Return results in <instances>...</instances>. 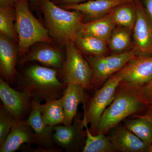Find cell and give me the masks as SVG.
Returning a JSON list of instances; mask_svg holds the SVG:
<instances>
[{
	"instance_id": "6da1fadb",
	"label": "cell",
	"mask_w": 152,
	"mask_h": 152,
	"mask_svg": "<svg viewBox=\"0 0 152 152\" xmlns=\"http://www.w3.org/2000/svg\"><path fill=\"white\" fill-rule=\"evenodd\" d=\"M39 7L52 39L61 46L74 42L81 33L84 14L80 11L63 9L51 0H39Z\"/></svg>"
},
{
	"instance_id": "7a4b0ae2",
	"label": "cell",
	"mask_w": 152,
	"mask_h": 152,
	"mask_svg": "<svg viewBox=\"0 0 152 152\" xmlns=\"http://www.w3.org/2000/svg\"><path fill=\"white\" fill-rule=\"evenodd\" d=\"M120 85L121 87L117 90L113 100L104 111L97 124L90 129L93 135L105 134L145 105L140 98L137 88Z\"/></svg>"
},
{
	"instance_id": "3957f363",
	"label": "cell",
	"mask_w": 152,
	"mask_h": 152,
	"mask_svg": "<svg viewBox=\"0 0 152 152\" xmlns=\"http://www.w3.org/2000/svg\"><path fill=\"white\" fill-rule=\"evenodd\" d=\"M21 86L32 101L41 103L61 97L67 85L59 80L54 69L35 65L25 72Z\"/></svg>"
},
{
	"instance_id": "277c9868",
	"label": "cell",
	"mask_w": 152,
	"mask_h": 152,
	"mask_svg": "<svg viewBox=\"0 0 152 152\" xmlns=\"http://www.w3.org/2000/svg\"><path fill=\"white\" fill-rule=\"evenodd\" d=\"M29 0H17L15 26L18 37V52L26 53L32 45L39 42L52 43L49 31L34 16L29 7Z\"/></svg>"
},
{
	"instance_id": "5b68a950",
	"label": "cell",
	"mask_w": 152,
	"mask_h": 152,
	"mask_svg": "<svg viewBox=\"0 0 152 152\" xmlns=\"http://www.w3.org/2000/svg\"><path fill=\"white\" fill-rule=\"evenodd\" d=\"M66 59L63 64L62 75L66 84L80 85L86 90L92 88V73L88 62L74 42L65 45Z\"/></svg>"
},
{
	"instance_id": "8992f818",
	"label": "cell",
	"mask_w": 152,
	"mask_h": 152,
	"mask_svg": "<svg viewBox=\"0 0 152 152\" xmlns=\"http://www.w3.org/2000/svg\"><path fill=\"white\" fill-rule=\"evenodd\" d=\"M137 57L134 48L112 56H89L88 61L92 73V88H99L128 62Z\"/></svg>"
},
{
	"instance_id": "52a82bcc",
	"label": "cell",
	"mask_w": 152,
	"mask_h": 152,
	"mask_svg": "<svg viewBox=\"0 0 152 152\" xmlns=\"http://www.w3.org/2000/svg\"><path fill=\"white\" fill-rule=\"evenodd\" d=\"M121 80V77L118 72L111 76L104 86L96 91L87 110L84 108V116L88 124H90V129L97 124L107 107L113 100Z\"/></svg>"
},
{
	"instance_id": "ba28073f",
	"label": "cell",
	"mask_w": 152,
	"mask_h": 152,
	"mask_svg": "<svg viewBox=\"0 0 152 152\" xmlns=\"http://www.w3.org/2000/svg\"><path fill=\"white\" fill-rule=\"evenodd\" d=\"M137 18L133 28L134 48L137 57L152 56V22L140 0H135Z\"/></svg>"
},
{
	"instance_id": "9c48e42d",
	"label": "cell",
	"mask_w": 152,
	"mask_h": 152,
	"mask_svg": "<svg viewBox=\"0 0 152 152\" xmlns=\"http://www.w3.org/2000/svg\"><path fill=\"white\" fill-rule=\"evenodd\" d=\"M118 72L121 77V84L140 88L152 78V56L136 57Z\"/></svg>"
},
{
	"instance_id": "30bf717a",
	"label": "cell",
	"mask_w": 152,
	"mask_h": 152,
	"mask_svg": "<svg viewBox=\"0 0 152 152\" xmlns=\"http://www.w3.org/2000/svg\"><path fill=\"white\" fill-rule=\"evenodd\" d=\"M0 98L4 108L17 120H21L31 107V97L26 93L14 89L0 79Z\"/></svg>"
},
{
	"instance_id": "8fae6325",
	"label": "cell",
	"mask_w": 152,
	"mask_h": 152,
	"mask_svg": "<svg viewBox=\"0 0 152 152\" xmlns=\"http://www.w3.org/2000/svg\"><path fill=\"white\" fill-rule=\"evenodd\" d=\"M134 1V0H92L76 4L59 7L65 10L80 11L84 14V20H87L86 22H88L104 16L115 7L132 2Z\"/></svg>"
},
{
	"instance_id": "7c38bea8",
	"label": "cell",
	"mask_w": 152,
	"mask_h": 152,
	"mask_svg": "<svg viewBox=\"0 0 152 152\" xmlns=\"http://www.w3.org/2000/svg\"><path fill=\"white\" fill-rule=\"evenodd\" d=\"M26 121L34 131L35 143L46 149L53 150L54 126L44 123L40 110L32 101L31 113Z\"/></svg>"
},
{
	"instance_id": "4fadbf2b",
	"label": "cell",
	"mask_w": 152,
	"mask_h": 152,
	"mask_svg": "<svg viewBox=\"0 0 152 152\" xmlns=\"http://www.w3.org/2000/svg\"><path fill=\"white\" fill-rule=\"evenodd\" d=\"M35 143L34 131L26 121L17 120L0 148L1 152H13L23 144Z\"/></svg>"
},
{
	"instance_id": "5bb4252c",
	"label": "cell",
	"mask_w": 152,
	"mask_h": 152,
	"mask_svg": "<svg viewBox=\"0 0 152 152\" xmlns=\"http://www.w3.org/2000/svg\"><path fill=\"white\" fill-rule=\"evenodd\" d=\"M85 89L80 85L69 83L67 85L61 98L65 114L64 125L70 126L72 124L79 105L85 103Z\"/></svg>"
},
{
	"instance_id": "9a60e30c",
	"label": "cell",
	"mask_w": 152,
	"mask_h": 152,
	"mask_svg": "<svg viewBox=\"0 0 152 152\" xmlns=\"http://www.w3.org/2000/svg\"><path fill=\"white\" fill-rule=\"evenodd\" d=\"M109 138L117 151L142 152L148 150L149 147L126 127L119 128Z\"/></svg>"
},
{
	"instance_id": "2e32d148",
	"label": "cell",
	"mask_w": 152,
	"mask_h": 152,
	"mask_svg": "<svg viewBox=\"0 0 152 152\" xmlns=\"http://www.w3.org/2000/svg\"><path fill=\"white\" fill-rule=\"evenodd\" d=\"M30 61H37L55 68H61L64 61L61 52L49 46H42L32 50L20 60V63L23 64Z\"/></svg>"
},
{
	"instance_id": "e0dca14e",
	"label": "cell",
	"mask_w": 152,
	"mask_h": 152,
	"mask_svg": "<svg viewBox=\"0 0 152 152\" xmlns=\"http://www.w3.org/2000/svg\"><path fill=\"white\" fill-rule=\"evenodd\" d=\"M12 39L0 34V70L5 77L9 79L17 73L15 66L18 50Z\"/></svg>"
},
{
	"instance_id": "ac0fdd59",
	"label": "cell",
	"mask_w": 152,
	"mask_h": 152,
	"mask_svg": "<svg viewBox=\"0 0 152 152\" xmlns=\"http://www.w3.org/2000/svg\"><path fill=\"white\" fill-rule=\"evenodd\" d=\"M116 26L107 14L102 18L84 22L81 32L99 38L107 43L112 32Z\"/></svg>"
},
{
	"instance_id": "d6986e66",
	"label": "cell",
	"mask_w": 152,
	"mask_h": 152,
	"mask_svg": "<svg viewBox=\"0 0 152 152\" xmlns=\"http://www.w3.org/2000/svg\"><path fill=\"white\" fill-rule=\"evenodd\" d=\"M34 102L40 110L45 124L51 126L64 124L65 114L61 98L47 101L43 104Z\"/></svg>"
},
{
	"instance_id": "ffe728a7",
	"label": "cell",
	"mask_w": 152,
	"mask_h": 152,
	"mask_svg": "<svg viewBox=\"0 0 152 152\" xmlns=\"http://www.w3.org/2000/svg\"><path fill=\"white\" fill-rule=\"evenodd\" d=\"M108 14L116 26L133 31L137 18L136 1L115 7Z\"/></svg>"
},
{
	"instance_id": "44dd1931",
	"label": "cell",
	"mask_w": 152,
	"mask_h": 152,
	"mask_svg": "<svg viewBox=\"0 0 152 152\" xmlns=\"http://www.w3.org/2000/svg\"><path fill=\"white\" fill-rule=\"evenodd\" d=\"M80 51L90 56H105L107 52V43L99 38L81 33L74 42Z\"/></svg>"
},
{
	"instance_id": "7402d4cb",
	"label": "cell",
	"mask_w": 152,
	"mask_h": 152,
	"mask_svg": "<svg viewBox=\"0 0 152 152\" xmlns=\"http://www.w3.org/2000/svg\"><path fill=\"white\" fill-rule=\"evenodd\" d=\"M82 123L86 128V143L83 152H110L116 151L110 138L106 137L104 134H99L93 135L91 133L84 116Z\"/></svg>"
},
{
	"instance_id": "603a6c76",
	"label": "cell",
	"mask_w": 152,
	"mask_h": 152,
	"mask_svg": "<svg viewBox=\"0 0 152 152\" xmlns=\"http://www.w3.org/2000/svg\"><path fill=\"white\" fill-rule=\"evenodd\" d=\"M132 30L117 26L112 32L107 45L115 54L121 53L130 50Z\"/></svg>"
},
{
	"instance_id": "cb8c5ba5",
	"label": "cell",
	"mask_w": 152,
	"mask_h": 152,
	"mask_svg": "<svg viewBox=\"0 0 152 152\" xmlns=\"http://www.w3.org/2000/svg\"><path fill=\"white\" fill-rule=\"evenodd\" d=\"M16 12L15 7L0 6V32L17 42L18 38L15 26Z\"/></svg>"
},
{
	"instance_id": "d4e9b609",
	"label": "cell",
	"mask_w": 152,
	"mask_h": 152,
	"mask_svg": "<svg viewBox=\"0 0 152 152\" xmlns=\"http://www.w3.org/2000/svg\"><path fill=\"white\" fill-rule=\"evenodd\" d=\"M125 127L148 146L149 147L152 143V124L151 122L138 116L135 119L126 121Z\"/></svg>"
},
{
	"instance_id": "484cf974",
	"label": "cell",
	"mask_w": 152,
	"mask_h": 152,
	"mask_svg": "<svg viewBox=\"0 0 152 152\" xmlns=\"http://www.w3.org/2000/svg\"><path fill=\"white\" fill-rule=\"evenodd\" d=\"M54 142L59 146L66 150H69L75 142L77 130L73 125L57 126H54Z\"/></svg>"
},
{
	"instance_id": "4316f807",
	"label": "cell",
	"mask_w": 152,
	"mask_h": 152,
	"mask_svg": "<svg viewBox=\"0 0 152 152\" xmlns=\"http://www.w3.org/2000/svg\"><path fill=\"white\" fill-rule=\"evenodd\" d=\"M16 119L4 108L0 111V145L8 137Z\"/></svg>"
},
{
	"instance_id": "83f0119b",
	"label": "cell",
	"mask_w": 152,
	"mask_h": 152,
	"mask_svg": "<svg viewBox=\"0 0 152 152\" xmlns=\"http://www.w3.org/2000/svg\"><path fill=\"white\" fill-rule=\"evenodd\" d=\"M140 98L145 105H152V78L144 86L137 88Z\"/></svg>"
},
{
	"instance_id": "f1b7e54d",
	"label": "cell",
	"mask_w": 152,
	"mask_h": 152,
	"mask_svg": "<svg viewBox=\"0 0 152 152\" xmlns=\"http://www.w3.org/2000/svg\"><path fill=\"white\" fill-rule=\"evenodd\" d=\"M86 1L87 0H51L54 4L58 6L76 4Z\"/></svg>"
},
{
	"instance_id": "f546056e",
	"label": "cell",
	"mask_w": 152,
	"mask_h": 152,
	"mask_svg": "<svg viewBox=\"0 0 152 152\" xmlns=\"http://www.w3.org/2000/svg\"><path fill=\"white\" fill-rule=\"evenodd\" d=\"M142 1L144 9L152 22V0H142Z\"/></svg>"
},
{
	"instance_id": "4dcf8cb0",
	"label": "cell",
	"mask_w": 152,
	"mask_h": 152,
	"mask_svg": "<svg viewBox=\"0 0 152 152\" xmlns=\"http://www.w3.org/2000/svg\"><path fill=\"white\" fill-rule=\"evenodd\" d=\"M17 0H0V6H10L15 7Z\"/></svg>"
},
{
	"instance_id": "1f68e13d",
	"label": "cell",
	"mask_w": 152,
	"mask_h": 152,
	"mask_svg": "<svg viewBox=\"0 0 152 152\" xmlns=\"http://www.w3.org/2000/svg\"><path fill=\"white\" fill-rule=\"evenodd\" d=\"M139 116L142 117L145 119L148 120L152 124V113L147 114V115H144Z\"/></svg>"
},
{
	"instance_id": "d6a6232c",
	"label": "cell",
	"mask_w": 152,
	"mask_h": 152,
	"mask_svg": "<svg viewBox=\"0 0 152 152\" xmlns=\"http://www.w3.org/2000/svg\"><path fill=\"white\" fill-rule=\"evenodd\" d=\"M32 5L35 7L39 8V0H29Z\"/></svg>"
},
{
	"instance_id": "836d02e7",
	"label": "cell",
	"mask_w": 152,
	"mask_h": 152,
	"mask_svg": "<svg viewBox=\"0 0 152 152\" xmlns=\"http://www.w3.org/2000/svg\"><path fill=\"white\" fill-rule=\"evenodd\" d=\"M152 113V105L149 106V107L148 109V114Z\"/></svg>"
},
{
	"instance_id": "e575fe53",
	"label": "cell",
	"mask_w": 152,
	"mask_h": 152,
	"mask_svg": "<svg viewBox=\"0 0 152 152\" xmlns=\"http://www.w3.org/2000/svg\"><path fill=\"white\" fill-rule=\"evenodd\" d=\"M148 152H152V143L151 144V145L149 147Z\"/></svg>"
}]
</instances>
